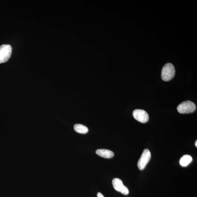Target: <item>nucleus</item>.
I'll return each mask as SVG.
<instances>
[{"mask_svg":"<svg viewBox=\"0 0 197 197\" xmlns=\"http://www.w3.org/2000/svg\"><path fill=\"white\" fill-rule=\"evenodd\" d=\"M192 161V158L189 155H185L180 160V164L182 167L187 166Z\"/></svg>","mask_w":197,"mask_h":197,"instance_id":"8","label":"nucleus"},{"mask_svg":"<svg viewBox=\"0 0 197 197\" xmlns=\"http://www.w3.org/2000/svg\"><path fill=\"white\" fill-rule=\"evenodd\" d=\"M133 115L135 120L141 123H146L149 120L148 114L144 110L135 109L133 111Z\"/></svg>","mask_w":197,"mask_h":197,"instance_id":"5","label":"nucleus"},{"mask_svg":"<svg viewBox=\"0 0 197 197\" xmlns=\"http://www.w3.org/2000/svg\"><path fill=\"white\" fill-rule=\"evenodd\" d=\"M97 197H104V196L100 192L98 193L97 194Z\"/></svg>","mask_w":197,"mask_h":197,"instance_id":"10","label":"nucleus"},{"mask_svg":"<svg viewBox=\"0 0 197 197\" xmlns=\"http://www.w3.org/2000/svg\"><path fill=\"white\" fill-rule=\"evenodd\" d=\"M195 104L192 101H184L177 106V111L180 114H189L194 112L196 109Z\"/></svg>","mask_w":197,"mask_h":197,"instance_id":"2","label":"nucleus"},{"mask_svg":"<svg viewBox=\"0 0 197 197\" xmlns=\"http://www.w3.org/2000/svg\"><path fill=\"white\" fill-rule=\"evenodd\" d=\"M96 154L103 158L106 159H110L114 156V153L113 152L108 149H98L96 151Z\"/></svg>","mask_w":197,"mask_h":197,"instance_id":"7","label":"nucleus"},{"mask_svg":"<svg viewBox=\"0 0 197 197\" xmlns=\"http://www.w3.org/2000/svg\"><path fill=\"white\" fill-rule=\"evenodd\" d=\"M195 145L196 147H197V141L196 140L195 142Z\"/></svg>","mask_w":197,"mask_h":197,"instance_id":"11","label":"nucleus"},{"mask_svg":"<svg viewBox=\"0 0 197 197\" xmlns=\"http://www.w3.org/2000/svg\"><path fill=\"white\" fill-rule=\"evenodd\" d=\"M74 129L76 132L81 134H86L89 131L87 127L82 124H75L74 126Z\"/></svg>","mask_w":197,"mask_h":197,"instance_id":"9","label":"nucleus"},{"mask_svg":"<svg viewBox=\"0 0 197 197\" xmlns=\"http://www.w3.org/2000/svg\"><path fill=\"white\" fill-rule=\"evenodd\" d=\"M175 69L173 64L168 63L164 66L161 71L162 79L164 81H169L173 78Z\"/></svg>","mask_w":197,"mask_h":197,"instance_id":"1","label":"nucleus"},{"mask_svg":"<svg viewBox=\"0 0 197 197\" xmlns=\"http://www.w3.org/2000/svg\"><path fill=\"white\" fill-rule=\"evenodd\" d=\"M112 184L115 190L120 192L124 195L129 194V190L126 186L123 184L122 181L118 178H115L112 180Z\"/></svg>","mask_w":197,"mask_h":197,"instance_id":"6","label":"nucleus"},{"mask_svg":"<svg viewBox=\"0 0 197 197\" xmlns=\"http://www.w3.org/2000/svg\"><path fill=\"white\" fill-rule=\"evenodd\" d=\"M151 153L149 149H146L143 151L138 163V167L141 170L145 169L151 159Z\"/></svg>","mask_w":197,"mask_h":197,"instance_id":"4","label":"nucleus"},{"mask_svg":"<svg viewBox=\"0 0 197 197\" xmlns=\"http://www.w3.org/2000/svg\"><path fill=\"white\" fill-rule=\"evenodd\" d=\"M12 47L9 45L4 44L0 46V63L7 62L11 57Z\"/></svg>","mask_w":197,"mask_h":197,"instance_id":"3","label":"nucleus"}]
</instances>
